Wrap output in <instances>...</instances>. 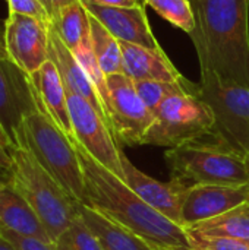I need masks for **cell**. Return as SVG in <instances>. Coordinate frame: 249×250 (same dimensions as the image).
Masks as SVG:
<instances>
[{"label": "cell", "mask_w": 249, "mask_h": 250, "mask_svg": "<svg viewBox=\"0 0 249 250\" xmlns=\"http://www.w3.org/2000/svg\"><path fill=\"white\" fill-rule=\"evenodd\" d=\"M73 144L84 173L87 205L126 229L153 249L192 250L185 227L151 208L123 179L98 164L76 141Z\"/></svg>", "instance_id": "1"}, {"label": "cell", "mask_w": 249, "mask_h": 250, "mask_svg": "<svg viewBox=\"0 0 249 250\" xmlns=\"http://www.w3.org/2000/svg\"><path fill=\"white\" fill-rule=\"evenodd\" d=\"M198 19L191 34L200 63L222 79L249 86V0H192Z\"/></svg>", "instance_id": "2"}, {"label": "cell", "mask_w": 249, "mask_h": 250, "mask_svg": "<svg viewBox=\"0 0 249 250\" xmlns=\"http://www.w3.org/2000/svg\"><path fill=\"white\" fill-rule=\"evenodd\" d=\"M7 154L9 183L31 205L51 242H56L78 215V204L25 145L10 146Z\"/></svg>", "instance_id": "3"}, {"label": "cell", "mask_w": 249, "mask_h": 250, "mask_svg": "<svg viewBox=\"0 0 249 250\" xmlns=\"http://www.w3.org/2000/svg\"><path fill=\"white\" fill-rule=\"evenodd\" d=\"M207 136L166 151L172 179L188 186L249 183V168L244 155L216 133L211 141H207Z\"/></svg>", "instance_id": "4"}, {"label": "cell", "mask_w": 249, "mask_h": 250, "mask_svg": "<svg viewBox=\"0 0 249 250\" xmlns=\"http://www.w3.org/2000/svg\"><path fill=\"white\" fill-rule=\"evenodd\" d=\"M37 161L76 204H85V183L73 141L40 107L23 119V142Z\"/></svg>", "instance_id": "5"}, {"label": "cell", "mask_w": 249, "mask_h": 250, "mask_svg": "<svg viewBox=\"0 0 249 250\" xmlns=\"http://www.w3.org/2000/svg\"><path fill=\"white\" fill-rule=\"evenodd\" d=\"M198 97L214 116V133L245 155L249 151V86L222 79L207 63H200Z\"/></svg>", "instance_id": "6"}, {"label": "cell", "mask_w": 249, "mask_h": 250, "mask_svg": "<svg viewBox=\"0 0 249 250\" xmlns=\"http://www.w3.org/2000/svg\"><path fill=\"white\" fill-rule=\"evenodd\" d=\"M214 116L198 94L169 97L156 113L142 145L175 148L214 133Z\"/></svg>", "instance_id": "7"}, {"label": "cell", "mask_w": 249, "mask_h": 250, "mask_svg": "<svg viewBox=\"0 0 249 250\" xmlns=\"http://www.w3.org/2000/svg\"><path fill=\"white\" fill-rule=\"evenodd\" d=\"M66 97L73 141H76L98 164L123 179L125 174L120 160L122 148L119 146L107 122L87 100L68 89Z\"/></svg>", "instance_id": "8"}, {"label": "cell", "mask_w": 249, "mask_h": 250, "mask_svg": "<svg viewBox=\"0 0 249 250\" xmlns=\"http://www.w3.org/2000/svg\"><path fill=\"white\" fill-rule=\"evenodd\" d=\"M37 108L38 98L31 76L10 59L0 57V125L10 146L22 145L23 119Z\"/></svg>", "instance_id": "9"}, {"label": "cell", "mask_w": 249, "mask_h": 250, "mask_svg": "<svg viewBox=\"0 0 249 250\" xmlns=\"http://www.w3.org/2000/svg\"><path fill=\"white\" fill-rule=\"evenodd\" d=\"M110 91V117L117 144L142 145V139L156 116L136 92L135 83L123 73L107 76Z\"/></svg>", "instance_id": "10"}, {"label": "cell", "mask_w": 249, "mask_h": 250, "mask_svg": "<svg viewBox=\"0 0 249 250\" xmlns=\"http://www.w3.org/2000/svg\"><path fill=\"white\" fill-rule=\"evenodd\" d=\"M4 44L9 59L32 75L48 60L50 23L26 15L9 13L4 21Z\"/></svg>", "instance_id": "11"}, {"label": "cell", "mask_w": 249, "mask_h": 250, "mask_svg": "<svg viewBox=\"0 0 249 250\" xmlns=\"http://www.w3.org/2000/svg\"><path fill=\"white\" fill-rule=\"evenodd\" d=\"M120 160L126 185L151 208L182 226V209L191 186L176 179H172L169 183L158 182L134 166L123 151Z\"/></svg>", "instance_id": "12"}, {"label": "cell", "mask_w": 249, "mask_h": 250, "mask_svg": "<svg viewBox=\"0 0 249 250\" xmlns=\"http://www.w3.org/2000/svg\"><path fill=\"white\" fill-rule=\"evenodd\" d=\"M245 204H249V183L194 185L189 188L183 204L182 226L185 229L192 227Z\"/></svg>", "instance_id": "13"}, {"label": "cell", "mask_w": 249, "mask_h": 250, "mask_svg": "<svg viewBox=\"0 0 249 250\" xmlns=\"http://www.w3.org/2000/svg\"><path fill=\"white\" fill-rule=\"evenodd\" d=\"M82 3L88 13L98 19L103 26L119 41L131 42L153 50L161 48L150 28L145 6L117 7L98 4L90 0H82Z\"/></svg>", "instance_id": "14"}, {"label": "cell", "mask_w": 249, "mask_h": 250, "mask_svg": "<svg viewBox=\"0 0 249 250\" xmlns=\"http://www.w3.org/2000/svg\"><path fill=\"white\" fill-rule=\"evenodd\" d=\"M48 59L56 64V67H57V70H59V73L62 76V81L65 83V88L68 91L79 95L81 98L87 100L98 111V114L107 122V125H109V127L112 130L109 116L106 113V108L103 105V101H101L95 86L92 85L91 79L88 78V75L85 73V70L82 69V66L79 64V62L76 60L73 53L65 45V42L60 40V37L51 28V25H50Z\"/></svg>", "instance_id": "15"}, {"label": "cell", "mask_w": 249, "mask_h": 250, "mask_svg": "<svg viewBox=\"0 0 249 250\" xmlns=\"http://www.w3.org/2000/svg\"><path fill=\"white\" fill-rule=\"evenodd\" d=\"M119 42L123 57V75L132 81L181 82L185 79L163 48L153 50L125 41Z\"/></svg>", "instance_id": "16"}, {"label": "cell", "mask_w": 249, "mask_h": 250, "mask_svg": "<svg viewBox=\"0 0 249 250\" xmlns=\"http://www.w3.org/2000/svg\"><path fill=\"white\" fill-rule=\"evenodd\" d=\"M31 76L40 107L51 117V120L73 139V130L68 108L66 88L56 64L48 59L37 72Z\"/></svg>", "instance_id": "17"}, {"label": "cell", "mask_w": 249, "mask_h": 250, "mask_svg": "<svg viewBox=\"0 0 249 250\" xmlns=\"http://www.w3.org/2000/svg\"><path fill=\"white\" fill-rule=\"evenodd\" d=\"M0 227L21 236L51 242L35 211L12 188L9 180L0 188Z\"/></svg>", "instance_id": "18"}, {"label": "cell", "mask_w": 249, "mask_h": 250, "mask_svg": "<svg viewBox=\"0 0 249 250\" xmlns=\"http://www.w3.org/2000/svg\"><path fill=\"white\" fill-rule=\"evenodd\" d=\"M78 214L98 237L104 250H154L144 240L87 204H78Z\"/></svg>", "instance_id": "19"}, {"label": "cell", "mask_w": 249, "mask_h": 250, "mask_svg": "<svg viewBox=\"0 0 249 250\" xmlns=\"http://www.w3.org/2000/svg\"><path fill=\"white\" fill-rule=\"evenodd\" d=\"M50 25L70 51H73L85 38L91 37L90 13L82 0H76L63 7Z\"/></svg>", "instance_id": "20"}, {"label": "cell", "mask_w": 249, "mask_h": 250, "mask_svg": "<svg viewBox=\"0 0 249 250\" xmlns=\"http://www.w3.org/2000/svg\"><path fill=\"white\" fill-rule=\"evenodd\" d=\"M186 230H192L207 236L229 237L249 243V204L241 205L219 217L198 223Z\"/></svg>", "instance_id": "21"}, {"label": "cell", "mask_w": 249, "mask_h": 250, "mask_svg": "<svg viewBox=\"0 0 249 250\" xmlns=\"http://www.w3.org/2000/svg\"><path fill=\"white\" fill-rule=\"evenodd\" d=\"M91 42L95 59L106 76L123 73V57L119 40L112 35L103 23L90 15Z\"/></svg>", "instance_id": "22"}, {"label": "cell", "mask_w": 249, "mask_h": 250, "mask_svg": "<svg viewBox=\"0 0 249 250\" xmlns=\"http://www.w3.org/2000/svg\"><path fill=\"white\" fill-rule=\"evenodd\" d=\"M135 88L144 104L156 116L160 105L172 95L178 94H198L200 86L183 79L181 82H164V81H134Z\"/></svg>", "instance_id": "23"}, {"label": "cell", "mask_w": 249, "mask_h": 250, "mask_svg": "<svg viewBox=\"0 0 249 250\" xmlns=\"http://www.w3.org/2000/svg\"><path fill=\"white\" fill-rule=\"evenodd\" d=\"M73 56L76 57V60L79 62V64L82 66V69L85 70V73L88 75V78L91 79L92 85L95 86L103 105L106 108V113L109 116L110 125H112V117H110V91H109V85H107V76L104 75V72L101 70L94 50H92V42H91V37L85 38L73 51ZM113 130V126H112ZM116 138V136H114Z\"/></svg>", "instance_id": "24"}, {"label": "cell", "mask_w": 249, "mask_h": 250, "mask_svg": "<svg viewBox=\"0 0 249 250\" xmlns=\"http://www.w3.org/2000/svg\"><path fill=\"white\" fill-rule=\"evenodd\" d=\"M161 18L189 35L197 29V18L191 0H144Z\"/></svg>", "instance_id": "25"}, {"label": "cell", "mask_w": 249, "mask_h": 250, "mask_svg": "<svg viewBox=\"0 0 249 250\" xmlns=\"http://www.w3.org/2000/svg\"><path fill=\"white\" fill-rule=\"evenodd\" d=\"M57 250H104L98 237L78 214L70 226L54 242Z\"/></svg>", "instance_id": "26"}, {"label": "cell", "mask_w": 249, "mask_h": 250, "mask_svg": "<svg viewBox=\"0 0 249 250\" xmlns=\"http://www.w3.org/2000/svg\"><path fill=\"white\" fill-rule=\"evenodd\" d=\"M188 231V240L192 250H249L248 242L219 237V236H207L192 230Z\"/></svg>", "instance_id": "27"}, {"label": "cell", "mask_w": 249, "mask_h": 250, "mask_svg": "<svg viewBox=\"0 0 249 250\" xmlns=\"http://www.w3.org/2000/svg\"><path fill=\"white\" fill-rule=\"evenodd\" d=\"M0 236L4 237L15 250H57L53 242H44L35 237H26L16 234L13 231H9L3 227H0Z\"/></svg>", "instance_id": "28"}, {"label": "cell", "mask_w": 249, "mask_h": 250, "mask_svg": "<svg viewBox=\"0 0 249 250\" xmlns=\"http://www.w3.org/2000/svg\"><path fill=\"white\" fill-rule=\"evenodd\" d=\"M9 6V13H19L37 18L45 23H51L48 13L38 0H6Z\"/></svg>", "instance_id": "29"}, {"label": "cell", "mask_w": 249, "mask_h": 250, "mask_svg": "<svg viewBox=\"0 0 249 250\" xmlns=\"http://www.w3.org/2000/svg\"><path fill=\"white\" fill-rule=\"evenodd\" d=\"M38 1L43 4V7H44L45 12L48 13L50 21H53V19L60 13V10H62L63 7L69 6L70 3H73V1H76V0H38Z\"/></svg>", "instance_id": "30"}, {"label": "cell", "mask_w": 249, "mask_h": 250, "mask_svg": "<svg viewBox=\"0 0 249 250\" xmlns=\"http://www.w3.org/2000/svg\"><path fill=\"white\" fill-rule=\"evenodd\" d=\"M98 4L106 6H117V7H134V6H145L142 0H90Z\"/></svg>", "instance_id": "31"}, {"label": "cell", "mask_w": 249, "mask_h": 250, "mask_svg": "<svg viewBox=\"0 0 249 250\" xmlns=\"http://www.w3.org/2000/svg\"><path fill=\"white\" fill-rule=\"evenodd\" d=\"M10 167V157L4 148L0 146V173H7Z\"/></svg>", "instance_id": "32"}, {"label": "cell", "mask_w": 249, "mask_h": 250, "mask_svg": "<svg viewBox=\"0 0 249 250\" xmlns=\"http://www.w3.org/2000/svg\"><path fill=\"white\" fill-rule=\"evenodd\" d=\"M0 57L1 59H9V54L6 51V44H4V26H0Z\"/></svg>", "instance_id": "33"}, {"label": "cell", "mask_w": 249, "mask_h": 250, "mask_svg": "<svg viewBox=\"0 0 249 250\" xmlns=\"http://www.w3.org/2000/svg\"><path fill=\"white\" fill-rule=\"evenodd\" d=\"M0 146H1V148H4L6 151H7V149H9V146H10L9 138H7V135H6V132L3 130L1 125H0Z\"/></svg>", "instance_id": "34"}, {"label": "cell", "mask_w": 249, "mask_h": 250, "mask_svg": "<svg viewBox=\"0 0 249 250\" xmlns=\"http://www.w3.org/2000/svg\"><path fill=\"white\" fill-rule=\"evenodd\" d=\"M0 250H15L13 249V246L4 239V237H1L0 236Z\"/></svg>", "instance_id": "35"}, {"label": "cell", "mask_w": 249, "mask_h": 250, "mask_svg": "<svg viewBox=\"0 0 249 250\" xmlns=\"http://www.w3.org/2000/svg\"><path fill=\"white\" fill-rule=\"evenodd\" d=\"M6 182H7V174H6L4 177H0V188H1Z\"/></svg>", "instance_id": "36"}, {"label": "cell", "mask_w": 249, "mask_h": 250, "mask_svg": "<svg viewBox=\"0 0 249 250\" xmlns=\"http://www.w3.org/2000/svg\"><path fill=\"white\" fill-rule=\"evenodd\" d=\"M244 158H245V163H247V166H248V168H249V151L244 155Z\"/></svg>", "instance_id": "37"}, {"label": "cell", "mask_w": 249, "mask_h": 250, "mask_svg": "<svg viewBox=\"0 0 249 250\" xmlns=\"http://www.w3.org/2000/svg\"><path fill=\"white\" fill-rule=\"evenodd\" d=\"M154 250H169V249H154Z\"/></svg>", "instance_id": "38"}, {"label": "cell", "mask_w": 249, "mask_h": 250, "mask_svg": "<svg viewBox=\"0 0 249 250\" xmlns=\"http://www.w3.org/2000/svg\"><path fill=\"white\" fill-rule=\"evenodd\" d=\"M197 1H203V0H197Z\"/></svg>", "instance_id": "39"}, {"label": "cell", "mask_w": 249, "mask_h": 250, "mask_svg": "<svg viewBox=\"0 0 249 250\" xmlns=\"http://www.w3.org/2000/svg\"><path fill=\"white\" fill-rule=\"evenodd\" d=\"M142 1H144V0H142Z\"/></svg>", "instance_id": "40"}]
</instances>
